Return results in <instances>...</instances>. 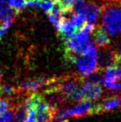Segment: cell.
<instances>
[{
	"instance_id": "obj_1",
	"label": "cell",
	"mask_w": 121,
	"mask_h": 122,
	"mask_svg": "<svg viewBox=\"0 0 121 122\" xmlns=\"http://www.w3.org/2000/svg\"><path fill=\"white\" fill-rule=\"evenodd\" d=\"M121 0H104L101 6L102 22L112 37L121 33Z\"/></svg>"
},
{
	"instance_id": "obj_2",
	"label": "cell",
	"mask_w": 121,
	"mask_h": 122,
	"mask_svg": "<svg viewBox=\"0 0 121 122\" xmlns=\"http://www.w3.org/2000/svg\"><path fill=\"white\" fill-rule=\"evenodd\" d=\"M98 54L96 47L91 41L84 52L76 58L75 62L81 76L87 77L98 71Z\"/></svg>"
},
{
	"instance_id": "obj_3",
	"label": "cell",
	"mask_w": 121,
	"mask_h": 122,
	"mask_svg": "<svg viewBox=\"0 0 121 122\" xmlns=\"http://www.w3.org/2000/svg\"><path fill=\"white\" fill-rule=\"evenodd\" d=\"M90 36L91 33L82 29H79V32H76L68 40L66 41V56L71 61H75L77 55H81L85 51L90 42H91Z\"/></svg>"
},
{
	"instance_id": "obj_4",
	"label": "cell",
	"mask_w": 121,
	"mask_h": 122,
	"mask_svg": "<svg viewBox=\"0 0 121 122\" xmlns=\"http://www.w3.org/2000/svg\"><path fill=\"white\" fill-rule=\"evenodd\" d=\"M102 85L111 92L121 91V67L112 65L105 68Z\"/></svg>"
},
{
	"instance_id": "obj_5",
	"label": "cell",
	"mask_w": 121,
	"mask_h": 122,
	"mask_svg": "<svg viewBox=\"0 0 121 122\" xmlns=\"http://www.w3.org/2000/svg\"><path fill=\"white\" fill-rule=\"evenodd\" d=\"M64 113L67 118H81L88 115H93L94 105L91 101L83 100L69 109H64Z\"/></svg>"
},
{
	"instance_id": "obj_6",
	"label": "cell",
	"mask_w": 121,
	"mask_h": 122,
	"mask_svg": "<svg viewBox=\"0 0 121 122\" xmlns=\"http://www.w3.org/2000/svg\"><path fill=\"white\" fill-rule=\"evenodd\" d=\"M81 88L84 100L95 101L100 100L104 95V89L101 84L93 83V82L84 80L81 81Z\"/></svg>"
},
{
	"instance_id": "obj_7",
	"label": "cell",
	"mask_w": 121,
	"mask_h": 122,
	"mask_svg": "<svg viewBox=\"0 0 121 122\" xmlns=\"http://www.w3.org/2000/svg\"><path fill=\"white\" fill-rule=\"evenodd\" d=\"M37 122H52L55 109L52 107L43 97H41L35 106Z\"/></svg>"
},
{
	"instance_id": "obj_8",
	"label": "cell",
	"mask_w": 121,
	"mask_h": 122,
	"mask_svg": "<svg viewBox=\"0 0 121 122\" xmlns=\"http://www.w3.org/2000/svg\"><path fill=\"white\" fill-rule=\"evenodd\" d=\"M47 83H49L48 79L43 76H40L33 79H28V80L23 81L20 84L18 90L21 92H23V93L30 94L39 90L42 87H43Z\"/></svg>"
},
{
	"instance_id": "obj_9",
	"label": "cell",
	"mask_w": 121,
	"mask_h": 122,
	"mask_svg": "<svg viewBox=\"0 0 121 122\" xmlns=\"http://www.w3.org/2000/svg\"><path fill=\"white\" fill-rule=\"evenodd\" d=\"M81 84V82H80L79 78H77V77H67V78H65L63 81H61V82H59L57 90L61 97L66 99L68 96L72 92H74Z\"/></svg>"
},
{
	"instance_id": "obj_10",
	"label": "cell",
	"mask_w": 121,
	"mask_h": 122,
	"mask_svg": "<svg viewBox=\"0 0 121 122\" xmlns=\"http://www.w3.org/2000/svg\"><path fill=\"white\" fill-rule=\"evenodd\" d=\"M120 100L117 97H110L105 98L100 103L94 105V114L101 112H110L118 109L120 106Z\"/></svg>"
},
{
	"instance_id": "obj_11",
	"label": "cell",
	"mask_w": 121,
	"mask_h": 122,
	"mask_svg": "<svg viewBox=\"0 0 121 122\" xmlns=\"http://www.w3.org/2000/svg\"><path fill=\"white\" fill-rule=\"evenodd\" d=\"M100 13H101V6L93 2V3H86L79 13L85 17L86 20H87V23L94 24L97 21Z\"/></svg>"
},
{
	"instance_id": "obj_12",
	"label": "cell",
	"mask_w": 121,
	"mask_h": 122,
	"mask_svg": "<svg viewBox=\"0 0 121 122\" xmlns=\"http://www.w3.org/2000/svg\"><path fill=\"white\" fill-rule=\"evenodd\" d=\"M94 40H95V47L99 48H107L110 44V39L109 33L102 26L99 25L95 27L94 29Z\"/></svg>"
},
{
	"instance_id": "obj_13",
	"label": "cell",
	"mask_w": 121,
	"mask_h": 122,
	"mask_svg": "<svg viewBox=\"0 0 121 122\" xmlns=\"http://www.w3.org/2000/svg\"><path fill=\"white\" fill-rule=\"evenodd\" d=\"M16 12L8 5L7 0H0V21L3 24L11 25Z\"/></svg>"
},
{
	"instance_id": "obj_14",
	"label": "cell",
	"mask_w": 121,
	"mask_h": 122,
	"mask_svg": "<svg viewBox=\"0 0 121 122\" xmlns=\"http://www.w3.org/2000/svg\"><path fill=\"white\" fill-rule=\"evenodd\" d=\"M117 52L112 50L104 48L103 51L98 54V65L99 68H106L110 66L115 64Z\"/></svg>"
},
{
	"instance_id": "obj_15",
	"label": "cell",
	"mask_w": 121,
	"mask_h": 122,
	"mask_svg": "<svg viewBox=\"0 0 121 122\" xmlns=\"http://www.w3.org/2000/svg\"><path fill=\"white\" fill-rule=\"evenodd\" d=\"M77 29L73 26L71 21V18H63L61 21L60 27H59V34L60 37L66 42V40L70 38L71 36L76 33Z\"/></svg>"
},
{
	"instance_id": "obj_16",
	"label": "cell",
	"mask_w": 121,
	"mask_h": 122,
	"mask_svg": "<svg viewBox=\"0 0 121 122\" xmlns=\"http://www.w3.org/2000/svg\"><path fill=\"white\" fill-rule=\"evenodd\" d=\"M71 21L72 23L73 26L76 27L77 30L81 29L82 27V26L85 24L86 23V18L81 13H76V14H73V16L71 17Z\"/></svg>"
},
{
	"instance_id": "obj_17",
	"label": "cell",
	"mask_w": 121,
	"mask_h": 122,
	"mask_svg": "<svg viewBox=\"0 0 121 122\" xmlns=\"http://www.w3.org/2000/svg\"><path fill=\"white\" fill-rule=\"evenodd\" d=\"M8 5L13 9L15 10L16 13L22 11L26 7V1L25 0H7Z\"/></svg>"
},
{
	"instance_id": "obj_18",
	"label": "cell",
	"mask_w": 121,
	"mask_h": 122,
	"mask_svg": "<svg viewBox=\"0 0 121 122\" xmlns=\"http://www.w3.org/2000/svg\"><path fill=\"white\" fill-rule=\"evenodd\" d=\"M16 93V89L9 85L1 86H0V94L6 97H11Z\"/></svg>"
},
{
	"instance_id": "obj_19",
	"label": "cell",
	"mask_w": 121,
	"mask_h": 122,
	"mask_svg": "<svg viewBox=\"0 0 121 122\" xmlns=\"http://www.w3.org/2000/svg\"><path fill=\"white\" fill-rule=\"evenodd\" d=\"M53 5L54 3L52 2V0H41L40 2V8L47 13L52 11Z\"/></svg>"
},
{
	"instance_id": "obj_20",
	"label": "cell",
	"mask_w": 121,
	"mask_h": 122,
	"mask_svg": "<svg viewBox=\"0 0 121 122\" xmlns=\"http://www.w3.org/2000/svg\"><path fill=\"white\" fill-rule=\"evenodd\" d=\"M23 122H37L35 108L32 107L27 109V116L25 117Z\"/></svg>"
},
{
	"instance_id": "obj_21",
	"label": "cell",
	"mask_w": 121,
	"mask_h": 122,
	"mask_svg": "<svg viewBox=\"0 0 121 122\" xmlns=\"http://www.w3.org/2000/svg\"><path fill=\"white\" fill-rule=\"evenodd\" d=\"M9 109H11V104L9 101L6 99H0V116L9 111Z\"/></svg>"
},
{
	"instance_id": "obj_22",
	"label": "cell",
	"mask_w": 121,
	"mask_h": 122,
	"mask_svg": "<svg viewBox=\"0 0 121 122\" xmlns=\"http://www.w3.org/2000/svg\"><path fill=\"white\" fill-rule=\"evenodd\" d=\"M40 2L41 0H29V1H27V5L32 8H38L40 7Z\"/></svg>"
},
{
	"instance_id": "obj_23",
	"label": "cell",
	"mask_w": 121,
	"mask_h": 122,
	"mask_svg": "<svg viewBox=\"0 0 121 122\" xmlns=\"http://www.w3.org/2000/svg\"><path fill=\"white\" fill-rule=\"evenodd\" d=\"M10 26H11V25L3 24V23H2V25H0V39H1L2 37H3V36L5 35V33H6L7 30H8V27H9Z\"/></svg>"
},
{
	"instance_id": "obj_24",
	"label": "cell",
	"mask_w": 121,
	"mask_h": 122,
	"mask_svg": "<svg viewBox=\"0 0 121 122\" xmlns=\"http://www.w3.org/2000/svg\"><path fill=\"white\" fill-rule=\"evenodd\" d=\"M1 79H2V73H1V70H0V81H1Z\"/></svg>"
},
{
	"instance_id": "obj_25",
	"label": "cell",
	"mask_w": 121,
	"mask_h": 122,
	"mask_svg": "<svg viewBox=\"0 0 121 122\" xmlns=\"http://www.w3.org/2000/svg\"><path fill=\"white\" fill-rule=\"evenodd\" d=\"M120 102H121V94H120Z\"/></svg>"
},
{
	"instance_id": "obj_26",
	"label": "cell",
	"mask_w": 121,
	"mask_h": 122,
	"mask_svg": "<svg viewBox=\"0 0 121 122\" xmlns=\"http://www.w3.org/2000/svg\"><path fill=\"white\" fill-rule=\"evenodd\" d=\"M25 1H26V2H27V1H29V0H25Z\"/></svg>"
},
{
	"instance_id": "obj_27",
	"label": "cell",
	"mask_w": 121,
	"mask_h": 122,
	"mask_svg": "<svg viewBox=\"0 0 121 122\" xmlns=\"http://www.w3.org/2000/svg\"><path fill=\"white\" fill-rule=\"evenodd\" d=\"M55 1H59V0H55Z\"/></svg>"
},
{
	"instance_id": "obj_28",
	"label": "cell",
	"mask_w": 121,
	"mask_h": 122,
	"mask_svg": "<svg viewBox=\"0 0 121 122\" xmlns=\"http://www.w3.org/2000/svg\"><path fill=\"white\" fill-rule=\"evenodd\" d=\"M120 7H121V3H120Z\"/></svg>"
}]
</instances>
